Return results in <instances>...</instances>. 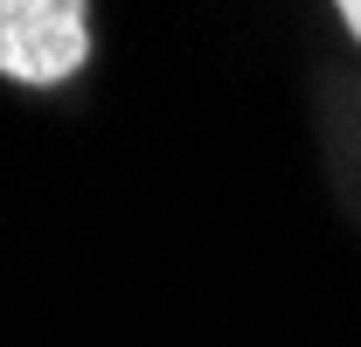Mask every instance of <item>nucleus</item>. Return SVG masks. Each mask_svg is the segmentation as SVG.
<instances>
[{"label":"nucleus","mask_w":361,"mask_h":347,"mask_svg":"<svg viewBox=\"0 0 361 347\" xmlns=\"http://www.w3.org/2000/svg\"><path fill=\"white\" fill-rule=\"evenodd\" d=\"M90 63V7L84 0H0V77L63 84Z\"/></svg>","instance_id":"1"},{"label":"nucleus","mask_w":361,"mask_h":347,"mask_svg":"<svg viewBox=\"0 0 361 347\" xmlns=\"http://www.w3.org/2000/svg\"><path fill=\"white\" fill-rule=\"evenodd\" d=\"M334 7H341V21H348V35L361 42V0H334Z\"/></svg>","instance_id":"2"}]
</instances>
